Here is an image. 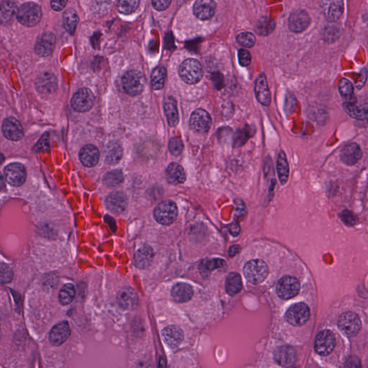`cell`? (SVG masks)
Instances as JSON below:
<instances>
[{"mask_svg":"<svg viewBox=\"0 0 368 368\" xmlns=\"http://www.w3.org/2000/svg\"><path fill=\"white\" fill-rule=\"evenodd\" d=\"M184 337L182 330L177 326H168L162 331V337L165 343L170 348H176L180 345Z\"/></svg>","mask_w":368,"mask_h":368,"instance_id":"cell-23","label":"cell"},{"mask_svg":"<svg viewBox=\"0 0 368 368\" xmlns=\"http://www.w3.org/2000/svg\"><path fill=\"white\" fill-rule=\"evenodd\" d=\"M71 335V330L68 322H63L56 324L50 331L49 340L54 346H60L64 343Z\"/></svg>","mask_w":368,"mask_h":368,"instance_id":"cell-21","label":"cell"},{"mask_svg":"<svg viewBox=\"0 0 368 368\" xmlns=\"http://www.w3.org/2000/svg\"><path fill=\"white\" fill-rule=\"evenodd\" d=\"M17 7L15 3L5 1L0 3V24L10 23L17 15Z\"/></svg>","mask_w":368,"mask_h":368,"instance_id":"cell-32","label":"cell"},{"mask_svg":"<svg viewBox=\"0 0 368 368\" xmlns=\"http://www.w3.org/2000/svg\"><path fill=\"white\" fill-rule=\"evenodd\" d=\"M57 79L54 74L45 73L36 81V87L42 94H51L57 89Z\"/></svg>","mask_w":368,"mask_h":368,"instance_id":"cell-26","label":"cell"},{"mask_svg":"<svg viewBox=\"0 0 368 368\" xmlns=\"http://www.w3.org/2000/svg\"><path fill=\"white\" fill-rule=\"evenodd\" d=\"M235 204H236L237 206L236 212L237 215H244V214H246V206H244V204L242 202V201L237 199V200H235Z\"/></svg>","mask_w":368,"mask_h":368,"instance_id":"cell-53","label":"cell"},{"mask_svg":"<svg viewBox=\"0 0 368 368\" xmlns=\"http://www.w3.org/2000/svg\"><path fill=\"white\" fill-rule=\"evenodd\" d=\"M79 23V17L76 11L69 9L63 14V25L66 31L71 35H74Z\"/></svg>","mask_w":368,"mask_h":368,"instance_id":"cell-36","label":"cell"},{"mask_svg":"<svg viewBox=\"0 0 368 368\" xmlns=\"http://www.w3.org/2000/svg\"><path fill=\"white\" fill-rule=\"evenodd\" d=\"M4 186H5V180H4L3 175L0 173V191L3 189Z\"/></svg>","mask_w":368,"mask_h":368,"instance_id":"cell-57","label":"cell"},{"mask_svg":"<svg viewBox=\"0 0 368 368\" xmlns=\"http://www.w3.org/2000/svg\"><path fill=\"white\" fill-rule=\"evenodd\" d=\"M274 357L275 361L278 362L279 365L284 367H289L295 363L296 360V353L295 349L290 346H282L276 349Z\"/></svg>","mask_w":368,"mask_h":368,"instance_id":"cell-24","label":"cell"},{"mask_svg":"<svg viewBox=\"0 0 368 368\" xmlns=\"http://www.w3.org/2000/svg\"><path fill=\"white\" fill-rule=\"evenodd\" d=\"M122 87L125 93L131 96H137L144 90L146 79L138 71H129L122 79Z\"/></svg>","mask_w":368,"mask_h":368,"instance_id":"cell-4","label":"cell"},{"mask_svg":"<svg viewBox=\"0 0 368 368\" xmlns=\"http://www.w3.org/2000/svg\"><path fill=\"white\" fill-rule=\"evenodd\" d=\"M123 180H124V177H123L122 172L119 170L109 172L104 178V184L110 187H112V186L113 187V186L120 184Z\"/></svg>","mask_w":368,"mask_h":368,"instance_id":"cell-42","label":"cell"},{"mask_svg":"<svg viewBox=\"0 0 368 368\" xmlns=\"http://www.w3.org/2000/svg\"><path fill=\"white\" fill-rule=\"evenodd\" d=\"M164 111L167 120L170 127H176L179 122L177 101L173 97H168L165 100Z\"/></svg>","mask_w":368,"mask_h":368,"instance_id":"cell-30","label":"cell"},{"mask_svg":"<svg viewBox=\"0 0 368 368\" xmlns=\"http://www.w3.org/2000/svg\"><path fill=\"white\" fill-rule=\"evenodd\" d=\"M75 295L76 290L74 286L71 284H67L66 285L63 286V287L60 291L59 302L62 305H68V304L73 302L74 298H75Z\"/></svg>","mask_w":368,"mask_h":368,"instance_id":"cell-40","label":"cell"},{"mask_svg":"<svg viewBox=\"0 0 368 368\" xmlns=\"http://www.w3.org/2000/svg\"><path fill=\"white\" fill-rule=\"evenodd\" d=\"M362 152L356 143H351L344 147L340 153L341 161L347 166H354L361 159Z\"/></svg>","mask_w":368,"mask_h":368,"instance_id":"cell-20","label":"cell"},{"mask_svg":"<svg viewBox=\"0 0 368 368\" xmlns=\"http://www.w3.org/2000/svg\"><path fill=\"white\" fill-rule=\"evenodd\" d=\"M242 284L240 275L237 273H231L226 280V291L228 294L234 295L242 290Z\"/></svg>","mask_w":368,"mask_h":368,"instance_id":"cell-35","label":"cell"},{"mask_svg":"<svg viewBox=\"0 0 368 368\" xmlns=\"http://www.w3.org/2000/svg\"><path fill=\"white\" fill-rule=\"evenodd\" d=\"M322 12L328 21H338L344 12L343 0H322Z\"/></svg>","mask_w":368,"mask_h":368,"instance_id":"cell-13","label":"cell"},{"mask_svg":"<svg viewBox=\"0 0 368 368\" xmlns=\"http://www.w3.org/2000/svg\"><path fill=\"white\" fill-rule=\"evenodd\" d=\"M289 164L285 152L281 150L277 159V173L281 184L283 186L287 184L289 178Z\"/></svg>","mask_w":368,"mask_h":368,"instance_id":"cell-31","label":"cell"},{"mask_svg":"<svg viewBox=\"0 0 368 368\" xmlns=\"http://www.w3.org/2000/svg\"><path fill=\"white\" fill-rule=\"evenodd\" d=\"M4 161H5V157L3 153H0V166L3 164Z\"/></svg>","mask_w":368,"mask_h":368,"instance_id":"cell-58","label":"cell"},{"mask_svg":"<svg viewBox=\"0 0 368 368\" xmlns=\"http://www.w3.org/2000/svg\"><path fill=\"white\" fill-rule=\"evenodd\" d=\"M95 97L93 92L86 88L78 91L72 98V105L76 111L85 112L93 108Z\"/></svg>","mask_w":368,"mask_h":368,"instance_id":"cell-10","label":"cell"},{"mask_svg":"<svg viewBox=\"0 0 368 368\" xmlns=\"http://www.w3.org/2000/svg\"><path fill=\"white\" fill-rule=\"evenodd\" d=\"M13 273L7 265H0V283L5 284L12 281Z\"/></svg>","mask_w":368,"mask_h":368,"instance_id":"cell-46","label":"cell"},{"mask_svg":"<svg viewBox=\"0 0 368 368\" xmlns=\"http://www.w3.org/2000/svg\"><path fill=\"white\" fill-rule=\"evenodd\" d=\"M166 78V70L164 67L159 66L155 68L151 75V84L153 90H162L164 86Z\"/></svg>","mask_w":368,"mask_h":368,"instance_id":"cell-38","label":"cell"},{"mask_svg":"<svg viewBox=\"0 0 368 368\" xmlns=\"http://www.w3.org/2000/svg\"><path fill=\"white\" fill-rule=\"evenodd\" d=\"M153 250L150 246L139 248L135 255V264L139 269H146L151 264L153 258Z\"/></svg>","mask_w":368,"mask_h":368,"instance_id":"cell-29","label":"cell"},{"mask_svg":"<svg viewBox=\"0 0 368 368\" xmlns=\"http://www.w3.org/2000/svg\"><path fill=\"white\" fill-rule=\"evenodd\" d=\"M117 302L121 308L125 310H133L138 305V295L132 288H124L117 294Z\"/></svg>","mask_w":368,"mask_h":368,"instance_id":"cell-16","label":"cell"},{"mask_svg":"<svg viewBox=\"0 0 368 368\" xmlns=\"http://www.w3.org/2000/svg\"><path fill=\"white\" fill-rule=\"evenodd\" d=\"M238 60L241 66L243 67L248 66L251 63V54L248 50L241 49L238 52Z\"/></svg>","mask_w":368,"mask_h":368,"instance_id":"cell-48","label":"cell"},{"mask_svg":"<svg viewBox=\"0 0 368 368\" xmlns=\"http://www.w3.org/2000/svg\"><path fill=\"white\" fill-rule=\"evenodd\" d=\"M255 132V129H253L249 125H246L244 128L237 130L233 137V146L239 148L244 146L250 137H253Z\"/></svg>","mask_w":368,"mask_h":368,"instance_id":"cell-34","label":"cell"},{"mask_svg":"<svg viewBox=\"0 0 368 368\" xmlns=\"http://www.w3.org/2000/svg\"><path fill=\"white\" fill-rule=\"evenodd\" d=\"M194 291L191 286L185 283H179L171 290V296L178 303L187 302L193 296Z\"/></svg>","mask_w":368,"mask_h":368,"instance_id":"cell-27","label":"cell"},{"mask_svg":"<svg viewBox=\"0 0 368 368\" xmlns=\"http://www.w3.org/2000/svg\"><path fill=\"white\" fill-rule=\"evenodd\" d=\"M106 204L108 209L113 213H122L128 207V197L122 191L113 192L107 198Z\"/></svg>","mask_w":368,"mask_h":368,"instance_id":"cell-22","label":"cell"},{"mask_svg":"<svg viewBox=\"0 0 368 368\" xmlns=\"http://www.w3.org/2000/svg\"><path fill=\"white\" fill-rule=\"evenodd\" d=\"M243 272L247 280L257 285L267 278L268 268L264 260L255 259L247 262Z\"/></svg>","mask_w":368,"mask_h":368,"instance_id":"cell-3","label":"cell"},{"mask_svg":"<svg viewBox=\"0 0 368 368\" xmlns=\"http://www.w3.org/2000/svg\"><path fill=\"white\" fill-rule=\"evenodd\" d=\"M335 343L336 340L332 331L324 329L317 335L315 342V351L321 356H327L333 351Z\"/></svg>","mask_w":368,"mask_h":368,"instance_id":"cell-9","label":"cell"},{"mask_svg":"<svg viewBox=\"0 0 368 368\" xmlns=\"http://www.w3.org/2000/svg\"><path fill=\"white\" fill-rule=\"evenodd\" d=\"M169 150L173 155H179L184 150V143L179 137H173L170 141Z\"/></svg>","mask_w":368,"mask_h":368,"instance_id":"cell-45","label":"cell"},{"mask_svg":"<svg viewBox=\"0 0 368 368\" xmlns=\"http://www.w3.org/2000/svg\"><path fill=\"white\" fill-rule=\"evenodd\" d=\"M178 208L173 201L166 200L160 203L154 210V218L163 225H169L177 219Z\"/></svg>","mask_w":368,"mask_h":368,"instance_id":"cell-5","label":"cell"},{"mask_svg":"<svg viewBox=\"0 0 368 368\" xmlns=\"http://www.w3.org/2000/svg\"><path fill=\"white\" fill-rule=\"evenodd\" d=\"M190 125L195 131L199 133H206L211 128V116L202 109L195 110L191 116Z\"/></svg>","mask_w":368,"mask_h":368,"instance_id":"cell-12","label":"cell"},{"mask_svg":"<svg viewBox=\"0 0 368 368\" xmlns=\"http://www.w3.org/2000/svg\"><path fill=\"white\" fill-rule=\"evenodd\" d=\"M343 109L344 111L347 112L348 115L352 118L358 119V120H363L367 119V109L360 108L353 102L344 103Z\"/></svg>","mask_w":368,"mask_h":368,"instance_id":"cell-37","label":"cell"},{"mask_svg":"<svg viewBox=\"0 0 368 368\" xmlns=\"http://www.w3.org/2000/svg\"><path fill=\"white\" fill-rule=\"evenodd\" d=\"M212 80H213L214 83H215V86L216 88L218 90H220L224 87V78L222 74L219 73L214 74L212 76Z\"/></svg>","mask_w":368,"mask_h":368,"instance_id":"cell-52","label":"cell"},{"mask_svg":"<svg viewBox=\"0 0 368 368\" xmlns=\"http://www.w3.org/2000/svg\"><path fill=\"white\" fill-rule=\"evenodd\" d=\"M300 284L295 277L284 276L279 281L276 286L277 295L282 299H290L298 295Z\"/></svg>","mask_w":368,"mask_h":368,"instance_id":"cell-8","label":"cell"},{"mask_svg":"<svg viewBox=\"0 0 368 368\" xmlns=\"http://www.w3.org/2000/svg\"><path fill=\"white\" fill-rule=\"evenodd\" d=\"M309 308L303 303L291 306L285 315L286 320L294 327L304 325L309 320Z\"/></svg>","mask_w":368,"mask_h":368,"instance_id":"cell-7","label":"cell"},{"mask_svg":"<svg viewBox=\"0 0 368 368\" xmlns=\"http://www.w3.org/2000/svg\"><path fill=\"white\" fill-rule=\"evenodd\" d=\"M310 17L305 10L295 11L291 14L288 21V26L292 32H302L309 27Z\"/></svg>","mask_w":368,"mask_h":368,"instance_id":"cell-15","label":"cell"},{"mask_svg":"<svg viewBox=\"0 0 368 368\" xmlns=\"http://www.w3.org/2000/svg\"><path fill=\"white\" fill-rule=\"evenodd\" d=\"M139 0H119L117 10L120 13L129 14L137 10Z\"/></svg>","mask_w":368,"mask_h":368,"instance_id":"cell-43","label":"cell"},{"mask_svg":"<svg viewBox=\"0 0 368 368\" xmlns=\"http://www.w3.org/2000/svg\"><path fill=\"white\" fill-rule=\"evenodd\" d=\"M215 10L216 4L214 0H197L194 5V14L202 21L213 17Z\"/></svg>","mask_w":368,"mask_h":368,"instance_id":"cell-19","label":"cell"},{"mask_svg":"<svg viewBox=\"0 0 368 368\" xmlns=\"http://www.w3.org/2000/svg\"><path fill=\"white\" fill-rule=\"evenodd\" d=\"M99 155V151L97 147L93 145H87L81 150L79 159L83 166L91 168L98 164Z\"/></svg>","mask_w":368,"mask_h":368,"instance_id":"cell-25","label":"cell"},{"mask_svg":"<svg viewBox=\"0 0 368 368\" xmlns=\"http://www.w3.org/2000/svg\"><path fill=\"white\" fill-rule=\"evenodd\" d=\"M179 74L182 80L188 84H195L202 80L204 72L197 60L189 59L181 63Z\"/></svg>","mask_w":368,"mask_h":368,"instance_id":"cell-1","label":"cell"},{"mask_svg":"<svg viewBox=\"0 0 368 368\" xmlns=\"http://www.w3.org/2000/svg\"><path fill=\"white\" fill-rule=\"evenodd\" d=\"M240 250V247L239 246H233L232 248H230V251H229V255L230 256L233 257L234 255H235L237 253V252Z\"/></svg>","mask_w":368,"mask_h":368,"instance_id":"cell-56","label":"cell"},{"mask_svg":"<svg viewBox=\"0 0 368 368\" xmlns=\"http://www.w3.org/2000/svg\"><path fill=\"white\" fill-rule=\"evenodd\" d=\"M56 45V37L52 32L43 33L36 42L35 50L38 55L41 57L50 56L54 51Z\"/></svg>","mask_w":368,"mask_h":368,"instance_id":"cell-17","label":"cell"},{"mask_svg":"<svg viewBox=\"0 0 368 368\" xmlns=\"http://www.w3.org/2000/svg\"><path fill=\"white\" fill-rule=\"evenodd\" d=\"M339 91L342 97L347 100V102H355L353 99L354 97V86L351 81L344 78L341 79L339 83Z\"/></svg>","mask_w":368,"mask_h":368,"instance_id":"cell-39","label":"cell"},{"mask_svg":"<svg viewBox=\"0 0 368 368\" xmlns=\"http://www.w3.org/2000/svg\"><path fill=\"white\" fill-rule=\"evenodd\" d=\"M340 217L344 224L347 225L353 226L356 224V217L353 212L348 211V210H344L343 212H341Z\"/></svg>","mask_w":368,"mask_h":368,"instance_id":"cell-47","label":"cell"},{"mask_svg":"<svg viewBox=\"0 0 368 368\" xmlns=\"http://www.w3.org/2000/svg\"><path fill=\"white\" fill-rule=\"evenodd\" d=\"M361 321L354 312L348 311L341 315L338 322V327L341 331L347 337L357 335L361 329Z\"/></svg>","mask_w":368,"mask_h":368,"instance_id":"cell-6","label":"cell"},{"mask_svg":"<svg viewBox=\"0 0 368 368\" xmlns=\"http://www.w3.org/2000/svg\"><path fill=\"white\" fill-rule=\"evenodd\" d=\"M3 132L5 137L14 141H20L24 135L21 123L13 117H9L4 121Z\"/></svg>","mask_w":368,"mask_h":368,"instance_id":"cell-18","label":"cell"},{"mask_svg":"<svg viewBox=\"0 0 368 368\" xmlns=\"http://www.w3.org/2000/svg\"><path fill=\"white\" fill-rule=\"evenodd\" d=\"M255 36L250 32H243L239 34L237 37V41L240 43L242 46L246 48H252L255 45Z\"/></svg>","mask_w":368,"mask_h":368,"instance_id":"cell-44","label":"cell"},{"mask_svg":"<svg viewBox=\"0 0 368 368\" xmlns=\"http://www.w3.org/2000/svg\"><path fill=\"white\" fill-rule=\"evenodd\" d=\"M49 148V135L48 133H45L39 142L37 143L35 147V150L37 152H45L48 150Z\"/></svg>","mask_w":368,"mask_h":368,"instance_id":"cell-49","label":"cell"},{"mask_svg":"<svg viewBox=\"0 0 368 368\" xmlns=\"http://www.w3.org/2000/svg\"><path fill=\"white\" fill-rule=\"evenodd\" d=\"M122 157V148L117 142L109 143L105 150V161L110 165L118 164Z\"/></svg>","mask_w":368,"mask_h":368,"instance_id":"cell-33","label":"cell"},{"mask_svg":"<svg viewBox=\"0 0 368 368\" xmlns=\"http://www.w3.org/2000/svg\"><path fill=\"white\" fill-rule=\"evenodd\" d=\"M7 182L14 186H20L24 184L27 173L23 165L14 163L9 164L4 170Z\"/></svg>","mask_w":368,"mask_h":368,"instance_id":"cell-11","label":"cell"},{"mask_svg":"<svg viewBox=\"0 0 368 368\" xmlns=\"http://www.w3.org/2000/svg\"><path fill=\"white\" fill-rule=\"evenodd\" d=\"M347 367H360V360L357 358H351L349 359L347 362Z\"/></svg>","mask_w":368,"mask_h":368,"instance_id":"cell-55","label":"cell"},{"mask_svg":"<svg viewBox=\"0 0 368 368\" xmlns=\"http://www.w3.org/2000/svg\"><path fill=\"white\" fill-rule=\"evenodd\" d=\"M166 177L168 183L171 184H180L186 181V173L180 165L172 163L166 170Z\"/></svg>","mask_w":368,"mask_h":368,"instance_id":"cell-28","label":"cell"},{"mask_svg":"<svg viewBox=\"0 0 368 368\" xmlns=\"http://www.w3.org/2000/svg\"><path fill=\"white\" fill-rule=\"evenodd\" d=\"M255 94L257 100L264 106L268 107L271 103V94L268 87L267 79L264 73H261L255 81Z\"/></svg>","mask_w":368,"mask_h":368,"instance_id":"cell-14","label":"cell"},{"mask_svg":"<svg viewBox=\"0 0 368 368\" xmlns=\"http://www.w3.org/2000/svg\"><path fill=\"white\" fill-rule=\"evenodd\" d=\"M68 0H50V7L54 11L60 12L66 6Z\"/></svg>","mask_w":368,"mask_h":368,"instance_id":"cell-51","label":"cell"},{"mask_svg":"<svg viewBox=\"0 0 368 368\" xmlns=\"http://www.w3.org/2000/svg\"><path fill=\"white\" fill-rule=\"evenodd\" d=\"M41 7L31 2L22 5L17 12L18 21L27 27L35 26L41 21Z\"/></svg>","mask_w":368,"mask_h":368,"instance_id":"cell-2","label":"cell"},{"mask_svg":"<svg viewBox=\"0 0 368 368\" xmlns=\"http://www.w3.org/2000/svg\"><path fill=\"white\" fill-rule=\"evenodd\" d=\"M225 261L220 258L209 259V260H205L200 264L201 272L203 274H208L210 272L217 268H222V266H225Z\"/></svg>","mask_w":368,"mask_h":368,"instance_id":"cell-41","label":"cell"},{"mask_svg":"<svg viewBox=\"0 0 368 368\" xmlns=\"http://www.w3.org/2000/svg\"><path fill=\"white\" fill-rule=\"evenodd\" d=\"M171 0H152L154 8L156 10L163 11L169 7Z\"/></svg>","mask_w":368,"mask_h":368,"instance_id":"cell-50","label":"cell"},{"mask_svg":"<svg viewBox=\"0 0 368 368\" xmlns=\"http://www.w3.org/2000/svg\"><path fill=\"white\" fill-rule=\"evenodd\" d=\"M230 233L233 235L234 237L237 236L240 232V226L236 222H233V224L230 225Z\"/></svg>","mask_w":368,"mask_h":368,"instance_id":"cell-54","label":"cell"}]
</instances>
